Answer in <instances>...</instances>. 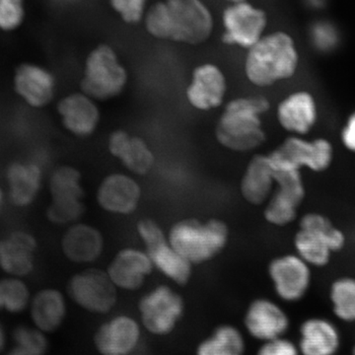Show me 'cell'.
Listing matches in <instances>:
<instances>
[{"mask_svg":"<svg viewBox=\"0 0 355 355\" xmlns=\"http://www.w3.org/2000/svg\"><path fill=\"white\" fill-rule=\"evenodd\" d=\"M299 55L294 40L286 32L263 36L248 49L245 74L258 87H268L294 76Z\"/></svg>","mask_w":355,"mask_h":355,"instance_id":"cell-1","label":"cell"},{"mask_svg":"<svg viewBox=\"0 0 355 355\" xmlns=\"http://www.w3.org/2000/svg\"><path fill=\"white\" fill-rule=\"evenodd\" d=\"M270 102L261 96L236 98L226 105L216 127V139L226 148L239 153L254 150L266 141L261 116Z\"/></svg>","mask_w":355,"mask_h":355,"instance_id":"cell-2","label":"cell"},{"mask_svg":"<svg viewBox=\"0 0 355 355\" xmlns=\"http://www.w3.org/2000/svg\"><path fill=\"white\" fill-rule=\"evenodd\" d=\"M347 237L342 229L319 212H308L299 219L293 237L295 253L312 268H324L333 254L345 249Z\"/></svg>","mask_w":355,"mask_h":355,"instance_id":"cell-3","label":"cell"},{"mask_svg":"<svg viewBox=\"0 0 355 355\" xmlns=\"http://www.w3.org/2000/svg\"><path fill=\"white\" fill-rule=\"evenodd\" d=\"M229 230L223 221L217 219L202 223L186 219L173 225L169 243L191 263L211 260L227 245Z\"/></svg>","mask_w":355,"mask_h":355,"instance_id":"cell-4","label":"cell"},{"mask_svg":"<svg viewBox=\"0 0 355 355\" xmlns=\"http://www.w3.org/2000/svg\"><path fill=\"white\" fill-rule=\"evenodd\" d=\"M128 71L111 46L101 44L89 53L80 89L95 101L118 97L128 83Z\"/></svg>","mask_w":355,"mask_h":355,"instance_id":"cell-5","label":"cell"},{"mask_svg":"<svg viewBox=\"0 0 355 355\" xmlns=\"http://www.w3.org/2000/svg\"><path fill=\"white\" fill-rule=\"evenodd\" d=\"M268 156L273 170L322 173L333 164L335 149L330 140L324 137L307 139L300 135H291Z\"/></svg>","mask_w":355,"mask_h":355,"instance_id":"cell-6","label":"cell"},{"mask_svg":"<svg viewBox=\"0 0 355 355\" xmlns=\"http://www.w3.org/2000/svg\"><path fill=\"white\" fill-rule=\"evenodd\" d=\"M171 23V41L200 44L214 31V16L202 0H165Z\"/></svg>","mask_w":355,"mask_h":355,"instance_id":"cell-7","label":"cell"},{"mask_svg":"<svg viewBox=\"0 0 355 355\" xmlns=\"http://www.w3.org/2000/svg\"><path fill=\"white\" fill-rule=\"evenodd\" d=\"M142 324L154 336L170 335L184 315L183 298L169 286H159L139 301Z\"/></svg>","mask_w":355,"mask_h":355,"instance_id":"cell-8","label":"cell"},{"mask_svg":"<svg viewBox=\"0 0 355 355\" xmlns=\"http://www.w3.org/2000/svg\"><path fill=\"white\" fill-rule=\"evenodd\" d=\"M277 190L268 198L263 216L268 223L284 227L296 220L306 197L302 173L298 170H273Z\"/></svg>","mask_w":355,"mask_h":355,"instance_id":"cell-9","label":"cell"},{"mask_svg":"<svg viewBox=\"0 0 355 355\" xmlns=\"http://www.w3.org/2000/svg\"><path fill=\"white\" fill-rule=\"evenodd\" d=\"M312 268L296 253L275 257L268 266L275 294L284 302L302 300L312 284Z\"/></svg>","mask_w":355,"mask_h":355,"instance_id":"cell-10","label":"cell"},{"mask_svg":"<svg viewBox=\"0 0 355 355\" xmlns=\"http://www.w3.org/2000/svg\"><path fill=\"white\" fill-rule=\"evenodd\" d=\"M116 287L108 273L91 268L72 277L69 284V294L84 310L106 314L116 305L118 298Z\"/></svg>","mask_w":355,"mask_h":355,"instance_id":"cell-11","label":"cell"},{"mask_svg":"<svg viewBox=\"0 0 355 355\" xmlns=\"http://www.w3.org/2000/svg\"><path fill=\"white\" fill-rule=\"evenodd\" d=\"M222 41L229 46L250 49L263 37L268 17L263 9L245 1L235 2L224 10Z\"/></svg>","mask_w":355,"mask_h":355,"instance_id":"cell-12","label":"cell"},{"mask_svg":"<svg viewBox=\"0 0 355 355\" xmlns=\"http://www.w3.org/2000/svg\"><path fill=\"white\" fill-rule=\"evenodd\" d=\"M15 94L28 107L35 110L46 108L55 99L58 83L55 74L36 62H21L12 76Z\"/></svg>","mask_w":355,"mask_h":355,"instance_id":"cell-13","label":"cell"},{"mask_svg":"<svg viewBox=\"0 0 355 355\" xmlns=\"http://www.w3.org/2000/svg\"><path fill=\"white\" fill-rule=\"evenodd\" d=\"M140 342V324L128 315H118L105 322L94 338L96 349L101 355H132Z\"/></svg>","mask_w":355,"mask_h":355,"instance_id":"cell-14","label":"cell"},{"mask_svg":"<svg viewBox=\"0 0 355 355\" xmlns=\"http://www.w3.org/2000/svg\"><path fill=\"white\" fill-rule=\"evenodd\" d=\"M244 324L252 338L268 342L282 338L286 333L289 328V318L275 301L258 298L248 306Z\"/></svg>","mask_w":355,"mask_h":355,"instance_id":"cell-15","label":"cell"},{"mask_svg":"<svg viewBox=\"0 0 355 355\" xmlns=\"http://www.w3.org/2000/svg\"><path fill=\"white\" fill-rule=\"evenodd\" d=\"M227 91V80L216 64H202L196 67L187 88V99L198 111H210L220 106Z\"/></svg>","mask_w":355,"mask_h":355,"instance_id":"cell-16","label":"cell"},{"mask_svg":"<svg viewBox=\"0 0 355 355\" xmlns=\"http://www.w3.org/2000/svg\"><path fill=\"white\" fill-rule=\"evenodd\" d=\"M95 102L83 91L60 99L57 111L65 130L78 137L92 135L100 121V111Z\"/></svg>","mask_w":355,"mask_h":355,"instance_id":"cell-17","label":"cell"},{"mask_svg":"<svg viewBox=\"0 0 355 355\" xmlns=\"http://www.w3.org/2000/svg\"><path fill=\"white\" fill-rule=\"evenodd\" d=\"M37 248L36 238L29 232L13 231L0 240V268L9 277H28L34 270Z\"/></svg>","mask_w":355,"mask_h":355,"instance_id":"cell-18","label":"cell"},{"mask_svg":"<svg viewBox=\"0 0 355 355\" xmlns=\"http://www.w3.org/2000/svg\"><path fill=\"white\" fill-rule=\"evenodd\" d=\"M277 116L280 127L287 132L305 137L317 123L316 100L307 91L292 93L280 102Z\"/></svg>","mask_w":355,"mask_h":355,"instance_id":"cell-19","label":"cell"},{"mask_svg":"<svg viewBox=\"0 0 355 355\" xmlns=\"http://www.w3.org/2000/svg\"><path fill=\"white\" fill-rule=\"evenodd\" d=\"M8 197L16 207H28L34 203L41 191L43 170L30 161H14L6 168Z\"/></svg>","mask_w":355,"mask_h":355,"instance_id":"cell-20","label":"cell"},{"mask_svg":"<svg viewBox=\"0 0 355 355\" xmlns=\"http://www.w3.org/2000/svg\"><path fill=\"white\" fill-rule=\"evenodd\" d=\"M141 191L132 178L113 174L105 178L97 191L100 207L112 214H130L139 205Z\"/></svg>","mask_w":355,"mask_h":355,"instance_id":"cell-21","label":"cell"},{"mask_svg":"<svg viewBox=\"0 0 355 355\" xmlns=\"http://www.w3.org/2000/svg\"><path fill=\"white\" fill-rule=\"evenodd\" d=\"M154 266L148 254L127 248L121 250L109 266L110 279L114 286L125 291H137L144 284Z\"/></svg>","mask_w":355,"mask_h":355,"instance_id":"cell-22","label":"cell"},{"mask_svg":"<svg viewBox=\"0 0 355 355\" xmlns=\"http://www.w3.org/2000/svg\"><path fill=\"white\" fill-rule=\"evenodd\" d=\"M109 149L114 157L121 159L123 165L135 174H146L153 168V151L139 137H132L123 130H116L110 135Z\"/></svg>","mask_w":355,"mask_h":355,"instance_id":"cell-23","label":"cell"},{"mask_svg":"<svg viewBox=\"0 0 355 355\" xmlns=\"http://www.w3.org/2000/svg\"><path fill=\"white\" fill-rule=\"evenodd\" d=\"M275 187V171L268 155L258 154L250 161L243 175L241 193L248 202L261 205L268 202Z\"/></svg>","mask_w":355,"mask_h":355,"instance_id":"cell-24","label":"cell"},{"mask_svg":"<svg viewBox=\"0 0 355 355\" xmlns=\"http://www.w3.org/2000/svg\"><path fill=\"white\" fill-rule=\"evenodd\" d=\"M103 237L97 229L87 224H74L64 233L62 252L74 263H90L97 260L103 251Z\"/></svg>","mask_w":355,"mask_h":355,"instance_id":"cell-25","label":"cell"},{"mask_svg":"<svg viewBox=\"0 0 355 355\" xmlns=\"http://www.w3.org/2000/svg\"><path fill=\"white\" fill-rule=\"evenodd\" d=\"M29 307L33 323L44 334L58 330L67 316L64 295L55 288H44L37 292Z\"/></svg>","mask_w":355,"mask_h":355,"instance_id":"cell-26","label":"cell"},{"mask_svg":"<svg viewBox=\"0 0 355 355\" xmlns=\"http://www.w3.org/2000/svg\"><path fill=\"white\" fill-rule=\"evenodd\" d=\"M340 333L324 318H310L301 324L300 347L304 355H333L340 347Z\"/></svg>","mask_w":355,"mask_h":355,"instance_id":"cell-27","label":"cell"},{"mask_svg":"<svg viewBox=\"0 0 355 355\" xmlns=\"http://www.w3.org/2000/svg\"><path fill=\"white\" fill-rule=\"evenodd\" d=\"M146 253L153 261L154 268L173 282L184 286L191 279V261L176 251L169 241L163 239L146 247Z\"/></svg>","mask_w":355,"mask_h":355,"instance_id":"cell-28","label":"cell"},{"mask_svg":"<svg viewBox=\"0 0 355 355\" xmlns=\"http://www.w3.org/2000/svg\"><path fill=\"white\" fill-rule=\"evenodd\" d=\"M246 342L239 329L233 324L216 327L198 343L196 355H245Z\"/></svg>","mask_w":355,"mask_h":355,"instance_id":"cell-29","label":"cell"},{"mask_svg":"<svg viewBox=\"0 0 355 355\" xmlns=\"http://www.w3.org/2000/svg\"><path fill=\"white\" fill-rule=\"evenodd\" d=\"M329 296L336 316L347 323H355V277L345 275L334 280Z\"/></svg>","mask_w":355,"mask_h":355,"instance_id":"cell-30","label":"cell"},{"mask_svg":"<svg viewBox=\"0 0 355 355\" xmlns=\"http://www.w3.org/2000/svg\"><path fill=\"white\" fill-rule=\"evenodd\" d=\"M80 173L70 166H60L50 178L51 200H83Z\"/></svg>","mask_w":355,"mask_h":355,"instance_id":"cell-31","label":"cell"},{"mask_svg":"<svg viewBox=\"0 0 355 355\" xmlns=\"http://www.w3.org/2000/svg\"><path fill=\"white\" fill-rule=\"evenodd\" d=\"M29 287L21 277L0 279V311L17 314L29 307L31 302Z\"/></svg>","mask_w":355,"mask_h":355,"instance_id":"cell-32","label":"cell"},{"mask_svg":"<svg viewBox=\"0 0 355 355\" xmlns=\"http://www.w3.org/2000/svg\"><path fill=\"white\" fill-rule=\"evenodd\" d=\"M146 31L153 38L162 41H171V23L165 1L154 3L148 9L144 18Z\"/></svg>","mask_w":355,"mask_h":355,"instance_id":"cell-33","label":"cell"},{"mask_svg":"<svg viewBox=\"0 0 355 355\" xmlns=\"http://www.w3.org/2000/svg\"><path fill=\"white\" fill-rule=\"evenodd\" d=\"M26 17V0H0V32H17L24 25Z\"/></svg>","mask_w":355,"mask_h":355,"instance_id":"cell-34","label":"cell"},{"mask_svg":"<svg viewBox=\"0 0 355 355\" xmlns=\"http://www.w3.org/2000/svg\"><path fill=\"white\" fill-rule=\"evenodd\" d=\"M13 340L16 345L31 355H44L48 350L46 336L36 327H18L13 331Z\"/></svg>","mask_w":355,"mask_h":355,"instance_id":"cell-35","label":"cell"},{"mask_svg":"<svg viewBox=\"0 0 355 355\" xmlns=\"http://www.w3.org/2000/svg\"><path fill=\"white\" fill-rule=\"evenodd\" d=\"M83 211L81 200H51L46 210V216L53 223L64 225L78 220Z\"/></svg>","mask_w":355,"mask_h":355,"instance_id":"cell-36","label":"cell"},{"mask_svg":"<svg viewBox=\"0 0 355 355\" xmlns=\"http://www.w3.org/2000/svg\"><path fill=\"white\" fill-rule=\"evenodd\" d=\"M310 38L313 46L322 53H329L340 43V33L327 21H319L311 27Z\"/></svg>","mask_w":355,"mask_h":355,"instance_id":"cell-37","label":"cell"},{"mask_svg":"<svg viewBox=\"0 0 355 355\" xmlns=\"http://www.w3.org/2000/svg\"><path fill=\"white\" fill-rule=\"evenodd\" d=\"M147 0H110L112 8L121 16L123 22L139 24L144 16Z\"/></svg>","mask_w":355,"mask_h":355,"instance_id":"cell-38","label":"cell"},{"mask_svg":"<svg viewBox=\"0 0 355 355\" xmlns=\"http://www.w3.org/2000/svg\"><path fill=\"white\" fill-rule=\"evenodd\" d=\"M257 355H298V352L293 343L279 338L263 343Z\"/></svg>","mask_w":355,"mask_h":355,"instance_id":"cell-39","label":"cell"},{"mask_svg":"<svg viewBox=\"0 0 355 355\" xmlns=\"http://www.w3.org/2000/svg\"><path fill=\"white\" fill-rule=\"evenodd\" d=\"M137 231L146 246L165 239L164 233L160 226L151 219H142L137 224Z\"/></svg>","mask_w":355,"mask_h":355,"instance_id":"cell-40","label":"cell"},{"mask_svg":"<svg viewBox=\"0 0 355 355\" xmlns=\"http://www.w3.org/2000/svg\"><path fill=\"white\" fill-rule=\"evenodd\" d=\"M340 141L349 153L355 154V112L350 114L340 132Z\"/></svg>","mask_w":355,"mask_h":355,"instance_id":"cell-41","label":"cell"},{"mask_svg":"<svg viewBox=\"0 0 355 355\" xmlns=\"http://www.w3.org/2000/svg\"><path fill=\"white\" fill-rule=\"evenodd\" d=\"M6 355H31L28 354L27 352H25L24 349H21L20 347L15 345V347H13L12 349L9 350L8 354Z\"/></svg>","mask_w":355,"mask_h":355,"instance_id":"cell-42","label":"cell"},{"mask_svg":"<svg viewBox=\"0 0 355 355\" xmlns=\"http://www.w3.org/2000/svg\"><path fill=\"white\" fill-rule=\"evenodd\" d=\"M4 345H6V334H4L3 328L0 323V352L4 349Z\"/></svg>","mask_w":355,"mask_h":355,"instance_id":"cell-43","label":"cell"},{"mask_svg":"<svg viewBox=\"0 0 355 355\" xmlns=\"http://www.w3.org/2000/svg\"><path fill=\"white\" fill-rule=\"evenodd\" d=\"M308 3L310 4V6H314V7H319L323 6L324 0H307Z\"/></svg>","mask_w":355,"mask_h":355,"instance_id":"cell-44","label":"cell"},{"mask_svg":"<svg viewBox=\"0 0 355 355\" xmlns=\"http://www.w3.org/2000/svg\"><path fill=\"white\" fill-rule=\"evenodd\" d=\"M4 193L2 191L1 187H0V211H1L2 207H3L4 203Z\"/></svg>","mask_w":355,"mask_h":355,"instance_id":"cell-45","label":"cell"},{"mask_svg":"<svg viewBox=\"0 0 355 355\" xmlns=\"http://www.w3.org/2000/svg\"><path fill=\"white\" fill-rule=\"evenodd\" d=\"M227 1H230L231 3H235V2L245 1V0H227Z\"/></svg>","mask_w":355,"mask_h":355,"instance_id":"cell-46","label":"cell"},{"mask_svg":"<svg viewBox=\"0 0 355 355\" xmlns=\"http://www.w3.org/2000/svg\"><path fill=\"white\" fill-rule=\"evenodd\" d=\"M354 355H355V345H354Z\"/></svg>","mask_w":355,"mask_h":355,"instance_id":"cell-47","label":"cell"}]
</instances>
